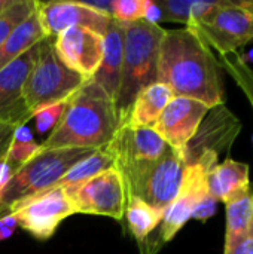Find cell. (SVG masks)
Masks as SVG:
<instances>
[{"label": "cell", "mask_w": 253, "mask_h": 254, "mask_svg": "<svg viewBox=\"0 0 253 254\" xmlns=\"http://www.w3.org/2000/svg\"><path fill=\"white\" fill-rule=\"evenodd\" d=\"M158 82L174 97H186L209 109L225 104L224 65L212 48L189 28L166 30L160 45Z\"/></svg>", "instance_id": "obj_1"}, {"label": "cell", "mask_w": 253, "mask_h": 254, "mask_svg": "<svg viewBox=\"0 0 253 254\" xmlns=\"http://www.w3.org/2000/svg\"><path fill=\"white\" fill-rule=\"evenodd\" d=\"M119 129L115 101L92 80L69 100V104L51 131L49 137L40 144L42 150L82 147H106Z\"/></svg>", "instance_id": "obj_2"}, {"label": "cell", "mask_w": 253, "mask_h": 254, "mask_svg": "<svg viewBox=\"0 0 253 254\" xmlns=\"http://www.w3.org/2000/svg\"><path fill=\"white\" fill-rule=\"evenodd\" d=\"M166 28L143 19L124 24V55L115 101L119 128L127 125L139 92L158 82L160 45Z\"/></svg>", "instance_id": "obj_3"}, {"label": "cell", "mask_w": 253, "mask_h": 254, "mask_svg": "<svg viewBox=\"0 0 253 254\" xmlns=\"http://www.w3.org/2000/svg\"><path fill=\"white\" fill-rule=\"evenodd\" d=\"M95 150L98 149L64 147L40 150L12 176L0 199V219L9 216L16 204L51 189L76 162Z\"/></svg>", "instance_id": "obj_4"}, {"label": "cell", "mask_w": 253, "mask_h": 254, "mask_svg": "<svg viewBox=\"0 0 253 254\" xmlns=\"http://www.w3.org/2000/svg\"><path fill=\"white\" fill-rule=\"evenodd\" d=\"M89 79L67 68L58 58L54 39L37 43V57L22 88V101L33 116L37 110L70 100Z\"/></svg>", "instance_id": "obj_5"}, {"label": "cell", "mask_w": 253, "mask_h": 254, "mask_svg": "<svg viewBox=\"0 0 253 254\" xmlns=\"http://www.w3.org/2000/svg\"><path fill=\"white\" fill-rule=\"evenodd\" d=\"M186 162L183 155L169 146L157 161L125 168L121 173L127 198L137 196L148 205L166 211L179 193Z\"/></svg>", "instance_id": "obj_6"}, {"label": "cell", "mask_w": 253, "mask_h": 254, "mask_svg": "<svg viewBox=\"0 0 253 254\" xmlns=\"http://www.w3.org/2000/svg\"><path fill=\"white\" fill-rule=\"evenodd\" d=\"M221 55L253 40V0H218L216 7L189 27Z\"/></svg>", "instance_id": "obj_7"}, {"label": "cell", "mask_w": 253, "mask_h": 254, "mask_svg": "<svg viewBox=\"0 0 253 254\" xmlns=\"http://www.w3.org/2000/svg\"><path fill=\"white\" fill-rule=\"evenodd\" d=\"M219 164V158L215 155H203L194 164L186 165L182 177V185L177 196L164 211L163 222L160 225L158 238L154 244V253L158 249L171 241L185 223L192 217L197 204L209 195L207 177L210 171Z\"/></svg>", "instance_id": "obj_8"}, {"label": "cell", "mask_w": 253, "mask_h": 254, "mask_svg": "<svg viewBox=\"0 0 253 254\" xmlns=\"http://www.w3.org/2000/svg\"><path fill=\"white\" fill-rule=\"evenodd\" d=\"M76 214L106 216L121 220L125 216L127 190L121 173L112 167L78 186L64 188Z\"/></svg>", "instance_id": "obj_9"}, {"label": "cell", "mask_w": 253, "mask_h": 254, "mask_svg": "<svg viewBox=\"0 0 253 254\" xmlns=\"http://www.w3.org/2000/svg\"><path fill=\"white\" fill-rule=\"evenodd\" d=\"M10 214L25 232L45 241L54 235L66 217L76 211L66 189L55 188L16 204Z\"/></svg>", "instance_id": "obj_10"}, {"label": "cell", "mask_w": 253, "mask_h": 254, "mask_svg": "<svg viewBox=\"0 0 253 254\" xmlns=\"http://www.w3.org/2000/svg\"><path fill=\"white\" fill-rule=\"evenodd\" d=\"M209 107L197 100L173 97L158 121L151 127L171 149L185 155L188 143L197 134ZM185 158V156H183Z\"/></svg>", "instance_id": "obj_11"}, {"label": "cell", "mask_w": 253, "mask_h": 254, "mask_svg": "<svg viewBox=\"0 0 253 254\" xmlns=\"http://www.w3.org/2000/svg\"><path fill=\"white\" fill-rule=\"evenodd\" d=\"M54 46L61 63L84 76L92 79L104 52V40L98 33L85 27H70L54 39Z\"/></svg>", "instance_id": "obj_12"}, {"label": "cell", "mask_w": 253, "mask_h": 254, "mask_svg": "<svg viewBox=\"0 0 253 254\" xmlns=\"http://www.w3.org/2000/svg\"><path fill=\"white\" fill-rule=\"evenodd\" d=\"M240 129V121L225 107V104L210 109L197 134L186 146L183 155L186 165L194 164L203 155L219 156L222 152L230 150Z\"/></svg>", "instance_id": "obj_13"}, {"label": "cell", "mask_w": 253, "mask_h": 254, "mask_svg": "<svg viewBox=\"0 0 253 254\" xmlns=\"http://www.w3.org/2000/svg\"><path fill=\"white\" fill-rule=\"evenodd\" d=\"M36 10L45 37H57L70 27H85L104 36L112 18L94 12L79 1H36Z\"/></svg>", "instance_id": "obj_14"}, {"label": "cell", "mask_w": 253, "mask_h": 254, "mask_svg": "<svg viewBox=\"0 0 253 254\" xmlns=\"http://www.w3.org/2000/svg\"><path fill=\"white\" fill-rule=\"evenodd\" d=\"M107 149L115 158V168L122 171L137 164L160 159L169 144L152 128H131L124 125L118 129Z\"/></svg>", "instance_id": "obj_15"}, {"label": "cell", "mask_w": 253, "mask_h": 254, "mask_svg": "<svg viewBox=\"0 0 253 254\" xmlns=\"http://www.w3.org/2000/svg\"><path fill=\"white\" fill-rule=\"evenodd\" d=\"M37 57V43L0 70V121L15 127L31 119L22 101V88Z\"/></svg>", "instance_id": "obj_16"}, {"label": "cell", "mask_w": 253, "mask_h": 254, "mask_svg": "<svg viewBox=\"0 0 253 254\" xmlns=\"http://www.w3.org/2000/svg\"><path fill=\"white\" fill-rule=\"evenodd\" d=\"M103 40H104L103 60L92 80L113 101H116L121 68H122V55H124V24L112 19L107 33L103 36Z\"/></svg>", "instance_id": "obj_17"}, {"label": "cell", "mask_w": 253, "mask_h": 254, "mask_svg": "<svg viewBox=\"0 0 253 254\" xmlns=\"http://www.w3.org/2000/svg\"><path fill=\"white\" fill-rule=\"evenodd\" d=\"M209 195L218 202H230L249 192V165L227 158L218 164L207 177Z\"/></svg>", "instance_id": "obj_18"}, {"label": "cell", "mask_w": 253, "mask_h": 254, "mask_svg": "<svg viewBox=\"0 0 253 254\" xmlns=\"http://www.w3.org/2000/svg\"><path fill=\"white\" fill-rule=\"evenodd\" d=\"M173 97L171 89L161 82L146 86L136 97L127 125L131 128H151Z\"/></svg>", "instance_id": "obj_19"}, {"label": "cell", "mask_w": 253, "mask_h": 254, "mask_svg": "<svg viewBox=\"0 0 253 254\" xmlns=\"http://www.w3.org/2000/svg\"><path fill=\"white\" fill-rule=\"evenodd\" d=\"M227 207V231L224 253L234 249L248 237L253 223V193L245 192L225 204Z\"/></svg>", "instance_id": "obj_20"}, {"label": "cell", "mask_w": 253, "mask_h": 254, "mask_svg": "<svg viewBox=\"0 0 253 254\" xmlns=\"http://www.w3.org/2000/svg\"><path fill=\"white\" fill-rule=\"evenodd\" d=\"M42 39H45V34L39 22L37 10L34 9V12L22 24H19L0 46V70L13 63Z\"/></svg>", "instance_id": "obj_21"}, {"label": "cell", "mask_w": 253, "mask_h": 254, "mask_svg": "<svg viewBox=\"0 0 253 254\" xmlns=\"http://www.w3.org/2000/svg\"><path fill=\"white\" fill-rule=\"evenodd\" d=\"M115 167V158L112 152L106 147L95 150L94 153L88 155L86 158L76 162L51 189L55 188H67V186H78L91 180L92 177L98 176L100 173ZM49 190V189H48Z\"/></svg>", "instance_id": "obj_22"}, {"label": "cell", "mask_w": 253, "mask_h": 254, "mask_svg": "<svg viewBox=\"0 0 253 254\" xmlns=\"http://www.w3.org/2000/svg\"><path fill=\"white\" fill-rule=\"evenodd\" d=\"M125 217L133 237L137 240L140 247H143L149 235L161 225L164 211L148 205L137 196H130L127 198Z\"/></svg>", "instance_id": "obj_23"}, {"label": "cell", "mask_w": 253, "mask_h": 254, "mask_svg": "<svg viewBox=\"0 0 253 254\" xmlns=\"http://www.w3.org/2000/svg\"><path fill=\"white\" fill-rule=\"evenodd\" d=\"M157 4L163 10V19L170 22H180L192 27L203 21L218 4V0H158Z\"/></svg>", "instance_id": "obj_24"}, {"label": "cell", "mask_w": 253, "mask_h": 254, "mask_svg": "<svg viewBox=\"0 0 253 254\" xmlns=\"http://www.w3.org/2000/svg\"><path fill=\"white\" fill-rule=\"evenodd\" d=\"M36 9L33 0H15L12 6L0 13V46L10 36V33L22 24Z\"/></svg>", "instance_id": "obj_25"}, {"label": "cell", "mask_w": 253, "mask_h": 254, "mask_svg": "<svg viewBox=\"0 0 253 254\" xmlns=\"http://www.w3.org/2000/svg\"><path fill=\"white\" fill-rule=\"evenodd\" d=\"M221 64L225 65V68L237 80V85L243 89L253 107V71L251 67L242 60V55H239L237 51L221 55Z\"/></svg>", "instance_id": "obj_26"}, {"label": "cell", "mask_w": 253, "mask_h": 254, "mask_svg": "<svg viewBox=\"0 0 253 254\" xmlns=\"http://www.w3.org/2000/svg\"><path fill=\"white\" fill-rule=\"evenodd\" d=\"M149 0H113L112 1V19L128 24L143 19Z\"/></svg>", "instance_id": "obj_27"}, {"label": "cell", "mask_w": 253, "mask_h": 254, "mask_svg": "<svg viewBox=\"0 0 253 254\" xmlns=\"http://www.w3.org/2000/svg\"><path fill=\"white\" fill-rule=\"evenodd\" d=\"M40 150H42L40 144H37L34 141L33 143H15L10 140L4 153L0 156V159L6 161L13 168V171H16L19 167H22L30 159H33Z\"/></svg>", "instance_id": "obj_28"}, {"label": "cell", "mask_w": 253, "mask_h": 254, "mask_svg": "<svg viewBox=\"0 0 253 254\" xmlns=\"http://www.w3.org/2000/svg\"><path fill=\"white\" fill-rule=\"evenodd\" d=\"M69 104V100L66 101H60V103H55L52 106H48V107H43L40 110H37L31 119H34V125H36V129L39 132H46L48 129H54L55 125L58 124V121L61 119L66 107Z\"/></svg>", "instance_id": "obj_29"}, {"label": "cell", "mask_w": 253, "mask_h": 254, "mask_svg": "<svg viewBox=\"0 0 253 254\" xmlns=\"http://www.w3.org/2000/svg\"><path fill=\"white\" fill-rule=\"evenodd\" d=\"M216 207H218V201L213 199L210 195H207V196H204L197 204V207L194 208V213H192V217L191 219H195V220H200V222L206 223L210 217L215 216Z\"/></svg>", "instance_id": "obj_30"}, {"label": "cell", "mask_w": 253, "mask_h": 254, "mask_svg": "<svg viewBox=\"0 0 253 254\" xmlns=\"http://www.w3.org/2000/svg\"><path fill=\"white\" fill-rule=\"evenodd\" d=\"M112 1L113 0H94V1H79V3L94 12L112 18Z\"/></svg>", "instance_id": "obj_31"}, {"label": "cell", "mask_w": 253, "mask_h": 254, "mask_svg": "<svg viewBox=\"0 0 253 254\" xmlns=\"http://www.w3.org/2000/svg\"><path fill=\"white\" fill-rule=\"evenodd\" d=\"M143 21L146 22H151V24H157L160 25L163 19V10L161 7L157 4V1H148V6H146V10H145V16H143Z\"/></svg>", "instance_id": "obj_32"}, {"label": "cell", "mask_w": 253, "mask_h": 254, "mask_svg": "<svg viewBox=\"0 0 253 254\" xmlns=\"http://www.w3.org/2000/svg\"><path fill=\"white\" fill-rule=\"evenodd\" d=\"M16 226H18L16 220L12 214L1 217L0 219V241H6L7 238H10L12 234L15 232Z\"/></svg>", "instance_id": "obj_33"}, {"label": "cell", "mask_w": 253, "mask_h": 254, "mask_svg": "<svg viewBox=\"0 0 253 254\" xmlns=\"http://www.w3.org/2000/svg\"><path fill=\"white\" fill-rule=\"evenodd\" d=\"M13 173H15L13 168H12L6 161L0 159V199H1V196H3V193H4V190H6V188H7V185H9V182H10Z\"/></svg>", "instance_id": "obj_34"}, {"label": "cell", "mask_w": 253, "mask_h": 254, "mask_svg": "<svg viewBox=\"0 0 253 254\" xmlns=\"http://www.w3.org/2000/svg\"><path fill=\"white\" fill-rule=\"evenodd\" d=\"M224 254H253V223L248 237L245 240H242L234 249H231L230 252Z\"/></svg>", "instance_id": "obj_35"}, {"label": "cell", "mask_w": 253, "mask_h": 254, "mask_svg": "<svg viewBox=\"0 0 253 254\" xmlns=\"http://www.w3.org/2000/svg\"><path fill=\"white\" fill-rule=\"evenodd\" d=\"M12 141L15 143H33V134L31 131L25 127V125H19V127H15L13 132H12Z\"/></svg>", "instance_id": "obj_36"}, {"label": "cell", "mask_w": 253, "mask_h": 254, "mask_svg": "<svg viewBox=\"0 0 253 254\" xmlns=\"http://www.w3.org/2000/svg\"><path fill=\"white\" fill-rule=\"evenodd\" d=\"M242 60H243L246 64H251V63H253V48L252 49H249L248 52H245V54L242 55Z\"/></svg>", "instance_id": "obj_37"}, {"label": "cell", "mask_w": 253, "mask_h": 254, "mask_svg": "<svg viewBox=\"0 0 253 254\" xmlns=\"http://www.w3.org/2000/svg\"><path fill=\"white\" fill-rule=\"evenodd\" d=\"M13 3H15V0H0V13L3 10H6L9 6H12Z\"/></svg>", "instance_id": "obj_38"}, {"label": "cell", "mask_w": 253, "mask_h": 254, "mask_svg": "<svg viewBox=\"0 0 253 254\" xmlns=\"http://www.w3.org/2000/svg\"><path fill=\"white\" fill-rule=\"evenodd\" d=\"M0 122H3V121H0Z\"/></svg>", "instance_id": "obj_39"}]
</instances>
